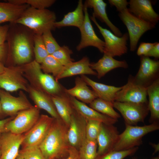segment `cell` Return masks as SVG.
Returning <instances> with one entry per match:
<instances>
[{
    "label": "cell",
    "instance_id": "9a60e30c",
    "mask_svg": "<svg viewBox=\"0 0 159 159\" xmlns=\"http://www.w3.org/2000/svg\"><path fill=\"white\" fill-rule=\"evenodd\" d=\"M86 120L74 110L71 117L67 133L70 146L79 150L86 139Z\"/></svg>",
    "mask_w": 159,
    "mask_h": 159
},
{
    "label": "cell",
    "instance_id": "7a4b0ae2",
    "mask_svg": "<svg viewBox=\"0 0 159 159\" xmlns=\"http://www.w3.org/2000/svg\"><path fill=\"white\" fill-rule=\"evenodd\" d=\"M24 77L32 87L50 95H59L64 88L54 77L44 73L40 64L35 60L21 65Z\"/></svg>",
    "mask_w": 159,
    "mask_h": 159
},
{
    "label": "cell",
    "instance_id": "681fc988",
    "mask_svg": "<svg viewBox=\"0 0 159 159\" xmlns=\"http://www.w3.org/2000/svg\"><path fill=\"white\" fill-rule=\"evenodd\" d=\"M6 67L1 62H0V74L4 72Z\"/></svg>",
    "mask_w": 159,
    "mask_h": 159
},
{
    "label": "cell",
    "instance_id": "d6a6232c",
    "mask_svg": "<svg viewBox=\"0 0 159 159\" xmlns=\"http://www.w3.org/2000/svg\"><path fill=\"white\" fill-rule=\"evenodd\" d=\"M97 145L96 140L86 138L78 150L80 159H96Z\"/></svg>",
    "mask_w": 159,
    "mask_h": 159
},
{
    "label": "cell",
    "instance_id": "2e32d148",
    "mask_svg": "<svg viewBox=\"0 0 159 159\" xmlns=\"http://www.w3.org/2000/svg\"><path fill=\"white\" fill-rule=\"evenodd\" d=\"M140 61L139 68L134 78L137 83L147 87L158 78L159 61L144 56H140Z\"/></svg>",
    "mask_w": 159,
    "mask_h": 159
},
{
    "label": "cell",
    "instance_id": "836d02e7",
    "mask_svg": "<svg viewBox=\"0 0 159 159\" xmlns=\"http://www.w3.org/2000/svg\"><path fill=\"white\" fill-rule=\"evenodd\" d=\"M33 40L35 60L39 63L41 64L44 59L49 54L46 49L42 35L34 34Z\"/></svg>",
    "mask_w": 159,
    "mask_h": 159
},
{
    "label": "cell",
    "instance_id": "4fadbf2b",
    "mask_svg": "<svg viewBox=\"0 0 159 159\" xmlns=\"http://www.w3.org/2000/svg\"><path fill=\"white\" fill-rule=\"evenodd\" d=\"M9 46L15 64L21 65L32 61V52L31 43L25 34H16L10 42Z\"/></svg>",
    "mask_w": 159,
    "mask_h": 159
},
{
    "label": "cell",
    "instance_id": "b9f144b4",
    "mask_svg": "<svg viewBox=\"0 0 159 159\" xmlns=\"http://www.w3.org/2000/svg\"><path fill=\"white\" fill-rule=\"evenodd\" d=\"M9 26L8 25H0V45L4 44L7 35Z\"/></svg>",
    "mask_w": 159,
    "mask_h": 159
},
{
    "label": "cell",
    "instance_id": "277c9868",
    "mask_svg": "<svg viewBox=\"0 0 159 159\" xmlns=\"http://www.w3.org/2000/svg\"><path fill=\"white\" fill-rule=\"evenodd\" d=\"M125 125V129L119 134L112 150H126L138 147L142 143L143 136L159 129V124L156 122L141 126L126 124Z\"/></svg>",
    "mask_w": 159,
    "mask_h": 159
},
{
    "label": "cell",
    "instance_id": "7c38bea8",
    "mask_svg": "<svg viewBox=\"0 0 159 159\" xmlns=\"http://www.w3.org/2000/svg\"><path fill=\"white\" fill-rule=\"evenodd\" d=\"M148 104L115 101L113 106L120 113L125 124L134 125L144 121L149 112Z\"/></svg>",
    "mask_w": 159,
    "mask_h": 159
},
{
    "label": "cell",
    "instance_id": "f907efd6",
    "mask_svg": "<svg viewBox=\"0 0 159 159\" xmlns=\"http://www.w3.org/2000/svg\"><path fill=\"white\" fill-rule=\"evenodd\" d=\"M16 159H24L23 153L22 150L19 151V153Z\"/></svg>",
    "mask_w": 159,
    "mask_h": 159
},
{
    "label": "cell",
    "instance_id": "7402d4cb",
    "mask_svg": "<svg viewBox=\"0 0 159 159\" xmlns=\"http://www.w3.org/2000/svg\"><path fill=\"white\" fill-rule=\"evenodd\" d=\"M97 75V73L90 67L89 58L84 57L80 60L73 62L64 67L60 74L55 78L58 81L62 79L77 75Z\"/></svg>",
    "mask_w": 159,
    "mask_h": 159
},
{
    "label": "cell",
    "instance_id": "44dd1931",
    "mask_svg": "<svg viewBox=\"0 0 159 159\" xmlns=\"http://www.w3.org/2000/svg\"><path fill=\"white\" fill-rule=\"evenodd\" d=\"M27 92L35 106L40 109L46 111L54 118L61 119L56 110L50 95L35 89L29 84Z\"/></svg>",
    "mask_w": 159,
    "mask_h": 159
},
{
    "label": "cell",
    "instance_id": "f1b7e54d",
    "mask_svg": "<svg viewBox=\"0 0 159 159\" xmlns=\"http://www.w3.org/2000/svg\"><path fill=\"white\" fill-rule=\"evenodd\" d=\"M29 5L14 4L0 2V24L6 22L14 23Z\"/></svg>",
    "mask_w": 159,
    "mask_h": 159
},
{
    "label": "cell",
    "instance_id": "ba28073f",
    "mask_svg": "<svg viewBox=\"0 0 159 159\" xmlns=\"http://www.w3.org/2000/svg\"><path fill=\"white\" fill-rule=\"evenodd\" d=\"M29 85L21 65L6 67L4 72L0 74V89L7 92L20 90L27 92Z\"/></svg>",
    "mask_w": 159,
    "mask_h": 159
},
{
    "label": "cell",
    "instance_id": "52a82bcc",
    "mask_svg": "<svg viewBox=\"0 0 159 159\" xmlns=\"http://www.w3.org/2000/svg\"><path fill=\"white\" fill-rule=\"evenodd\" d=\"M90 19L97 27L104 38V54L114 57H120L127 53V42L129 39L128 33H126L121 37H118L110 30L100 26L93 15L91 16Z\"/></svg>",
    "mask_w": 159,
    "mask_h": 159
},
{
    "label": "cell",
    "instance_id": "e0dca14e",
    "mask_svg": "<svg viewBox=\"0 0 159 159\" xmlns=\"http://www.w3.org/2000/svg\"><path fill=\"white\" fill-rule=\"evenodd\" d=\"M24 134L9 132L3 133L0 137V159H16L24 138Z\"/></svg>",
    "mask_w": 159,
    "mask_h": 159
},
{
    "label": "cell",
    "instance_id": "f35d334b",
    "mask_svg": "<svg viewBox=\"0 0 159 159\" xmlns=\"http://www.w3.org/2000/svg\"><path fill=\"white\" fill-rule=\"evenodd\" d=\"M24 159H45L39 146H34L21 150Z\"/></svg>",
    "mask_w": 159,
    "mask_h": 159
},
{
    "label": "cell",
    "instance_id": "7bdbcfd3",
    "mask_svg": "<svg viewBox=\"0 0 159 159\" xmlns=\"http://www.w3.org/2000/svg\"><path fill=\"white\" fill-rule=\"evenodd\" d=\"M144 56L150 57H153L156 58H159V43L157 42L155 45Z\"/></svg>",
    "mask_w": 159,
    "mask_h": 159
},
{
    "label": "cell",
    "instance_id": "1f68e13d",
    "mask_svg": "<svg viewBox=\"0 0 159 159\" xmlns=\"http://www.w3.org/2000/svg\"><path fill=\"white\" fill-rule=\"evenodd\" d=\"M40 66L44 73L48 74L52 73L55 78L60 74L64 67L52 55L50 54L44 59Z\"/></svg>",
    "mask_w": 159,
    "mask_h": 159
},
{
    "label": "cell",
    "instance_id": "11a10c76",
    "mask_svg": "<svg viewBox=\"0 0 159 159\" xmlns=\"http://www.w3.org/2000/svg\"><path fill=\"white\" fill-rule=\"evenodd\" d=\"M1 150H0V159H1Z\"/></svg>",
    "mask_w": 159,
    "mask_h": 159
},
{
    "label": "cell",
    "instance_id": "8d00e7d4",
    "mask_svg": "<svg viewBox=\"0 0 159 159\" xmlns=\"http://www.w3.org/2000/svg\"><path fill=\"white\" fill-rule=\"evenodd\" d=\"M86 120V138L91 140H96L102 122L95 120Z\"/></svg>",
    "mask_w": 159,
    "mask_h": 159
},
{
    "label": "cell",
    "instance_id": "8fae6325",
    "mask_svg": "<svg viewBox=\"0 0 159 159\" xmlns=\"http://www.w3.org/2000/svg\"><path fill=\"white\" fill-rule=\"evenodd\" d=\"M0 102L4 115L15 116L19 112L32 107V105L23 90L15 97L9 92L0 89Z\"/></svg>",
    "mask_w": 159,
    "mask_h": 159
},
{
    "label": "cell",
    "instance_id": "30bf717a",
    "mask_svg": "<svg viewBox=\"0 0 159 159\" xmlns=\"http://www.w3.org/2000/svg\"><path fill=\"white\" fill-rule=\"evenodd\" d=\"M54 118L42 114L34 126L24 134L22 149L38 146L48 132Z\"/></svg>",
    "mask_w": 159,
    "mask_h": 159
},
{
    "label": "cell",
    "instance_id": "ffe728a7",
    "mask_svg": "<svg viewBox=\"0 0 159 159\" xmlns=\"http://www.w3.org/2000/svg\"><path fill=\"white\" fill-rule=\"evenodd\" d=\"M69 97L74 109L86 120H97L107 125H113L118 121V120L112 118L98 112L74 97L70 96Z\"/></svg>",
    "mask_w": 159,
    "mask_h": 159
},
{
    "label": "cell",
    "instance_id": "d590c367",
    "mask_svg": "<svg viewBox=\"0 0 159 159\" xmlns=\"http://www.w3.org/2000/svg\"><path fill=\"white\" fill-rule=\"evenodd\" d=\"M138 149L136 147L128 150H111L100 156L96 159H124L126 157L135 153Z\"/></svg>",
    "mask_w": 159,
    "mask_h": 159
},
{
    "label": "cell",
    "instance_id": "816d5d0a",
    "mask_svg": "<svg viewBox=\"0 0 159 159\" xmlns=\"http://www.w3.org/2000/svg\"><path fill=\"white\" fill-rule=\"evenodd\" d=\"M152 145L155 149V151L154 153L158 152L159 151V144H151Z\"/></svg>",
    "mask_w": 159,
    "mask_h": 159
},
{
    "label": "cell",
    "instance_id": "d6986e66",
    "mask_svg": "<svg viewBox=\"0 0 159 159\" xmlns=\"http://www.w3.org/2000/svg\"><path fill=\"white\" fill-rule=\"evenodd\" d=\"M130 11L138 18L155 26L159 20V15L155 11L149 0H130Z\"/></svg>",
    "mask_w": 159,
    "mask_h": 159
},
{
    "label": "cell",
    "instance_id": "ac0fdd59",
    "mask_svg": "<svg viewBox=\"0 0 159 159\" xmlns=\"http://www.w3.org/2000/svg\"><path fill=\"white\" fill-rule=\"evenodd\" d=\"M119 134L113 125L102 123L96 139L98 146L97 157L112 150Z\"/></svg>",
    "mask_w": 159,
    "mask_h": 159
},
{
    "label": "cell",
    "instance_id": "e575fe53",
    "mask_svg": "<svg viewBox=\"0 0 159 159\" xmlns=\"http://www.w3.org/2000/svg\"><path fill=\"white\" fill-rule=\"evenodd\" d=\"M72 54V50L68 46L64 45L60 47L51 55L64 66L74 61V60L71 57Z\"/></svg>",
    "mask_w": 159,
    "mask_h": 159
},
{
    "label": "cell",
    "instance_id": "ab89813d",
    "mask_svg": "<svg viewBox=\"0 0 159 159\" xmlns=\"http://www.w3.org/2000/svg\"><path fill=\"white\" fill-rule=\"evenodd\" d=\"M55 1V0H24V4L39 9H46L52 5Z\"/></svg>",
    "mask_w": 159,
    "mask_h": 159
},
{
    "label": "cell",
    "instance_id": "d4e9b609",
    "mask_svg": "<svg viewBox=\"0 0 159 159\" xmlns=\"http://www.w3.org/2000/svg\"><path fill=\"white\" fill-rule=\"evenodd\" d=\"M51 96L59 116L68 127L71 116L74 111L70 101L69 96L64 90L59 95Z\"/></svg>",
    "mask_w": 159,
    "mask_h": 159
},
{
    "label": "cell",
    "instance_id": "f546056e",
    "mask_svg": "<svg viewBox=\"0 0 159 159\" xmlns=\"http://www.w3.org/2000/svg\"><path fill=\"white\" fill-rule=\"evenodd\" d=\"M148 96V107L150 113V120L157 122L159 119V79L155 80L147 87Z\"/></svg>",
    "mask_w": 159,
    "mask_h": 159
},
{
    "label": "cell",
    "instance_id": "603a6c76",
    "mask_svg": "<svg viewBox=\"0 0 159 159\" xmlns=\"http://www.w3.org/2000/svg\"><path fill=\"white\" fill-rule=\"evenodd\" d=\"M107 4L103 0H87L84 4V7L92 9L93 15L109 27L115 35L120 37L122 34L118 28L115 26L109 19L106 12Z\"/></svg>",
    "mask_w": 159,
    "mask_h": 159
},
{
    "label": "cell",
    "instance_id": "6da1fadb",
    "mask_svg": "<svg viewBox=\"0 0 159 159\" xmlns=\"http://www.w3.org/2000/svg\"><path fill=\"white\" fill-rule=\"evenodd\" d=\"M68 127L61 119H54L45 138L38 146L45 159L59 158L68 154Z\"/></svg>",
    "mask_w": 159,
    "mask_h": 159
},
{
    "label": "cell",
    "instance_id": "5b68a950",
    "mask_svg": "<svg viewBox=\"0 0 159 159\" xmlns=\"http://www.w3.org/2000/svg\"><path fill=\"white\" fill-rule=\"evenodd\" d=\"M119 16L128 31L130 51H134L143 35L155 26L136 17L127 8L119 12Z\"/></svg>",
    "mask_w": 159,
    "mask_h": 159
},
{
    "label": "cell",
    "instance_id": "9c48e42d",
    "mask_svg": "<svg viewBox=\"0 0 159 159\" xmlns=\"http://www.w3.org/2000/svg\"><path fill=\"white\" fill-rule=\"evenodd\" d=\"M147 87L137 83L130 75L127 83L117 93L115 101L137 103H148Z\"/></svg>",
    "mask_w": 159,
    "mask_h": 159
},
{
    "label": "cell",
    "instance_id": "4dcf8cb0",
    "mask_svg": "<svg viewBox=\"0 0 159 159\" xmlns=\"http://www.w3.org/2000/svg\"><path fill=\"white\" fill-rule=\"evenodd\" d=\"M90 107L98 112L112 118L118 120L120 117L119 114L114 109L113 103L99 98L90 104Z\"/></svg>",
    "mask_w": 159,
    "mask_h": 159
},
{
    "label": "cell",
    "instance_id": "f6af8a7d",
    "mask_svg": "<svg viewBox=\"0 0 159 159\" xmlns=\"http://www.w3.org/2000/svg\"><path fill=\"white\" fill-rule=\"evenodd\" d=\"M15 116L10 117H9L0 120V137L4 132V130L6 125Z\"/></svg>",
    "mask_w": 159,
    "mask_h": 159
},
{
    "label": "cell",
    "instance_id": "74e56055",
    "mask_svg": "<svg viewBox=\"0 0 159 159\" xmlns=\"http://www.w3.org/2000/svg\"><path fill=\"white\" fill-rule=\"evenodd\" d=\"M42 36L49 54L51 55L60 48V46L53 37L51 31L45 32Z\"/></svg>",
    "mask_w": 159,
    "mask_h": 159
},
{
    "label": "cell",
    "instance_id": "bcb514c9",
    "mask_svg": "<svg viewBox=\"0 0 159 159\" xmlns=\"http://www.w3.org/2000/svg\"><path fill=\"white\" fill-rule=\"evenodd\" d=\"M146 54L155 45L157 42L153 43L142 42Z\"/></svg>",
    "mask_w": 159,
    "mask_h": 159
},
{
    "label": "cell",
    "instance_id": "484cf974",
    "mask_svg": "<svg viewBox=\"0 0 159 159\" xmlns=\"http://www.w3.org/2000/svg\"><path fill=\"white\" fill-rule=\"evenodd\" d=\"M75 86L64 91L68 95L80 100L83 103L90 104L98 98L93 90H91L86 82L81 77H78L75 80Z\"/></svg>",
    "mask_w": 159,
    "mask_h": 159
},
{
    "label": "cell",
    "instance_id": "db71d44e",
    "mask_svg": "<svg viewBox=\"0 0 159 159\" xmlns=\"http://www.w3.org/2000/svg\"><path fill=\"white\" fill-rule=\"evenodd\" d=\"M152 159H159L158 157H156L153 158Z\"/></svg>",
    "mask_w": 159,
    "mask_h": 159
},
{
    "label": "cell",
    "instance_id": "cb8c5ba5",
    "mask_svg": "<svg viewBox=\"0 0 159 159\" xmlns=\"http://www.w3.org/2000/svg\"><path fill=\"white\" fill-rule=\"evenodd\" d=\"M128 64L125 60L119 61L112 57L104 54L103 57L96 62L90 63L91 68L95 70L97 78L100 79L110 71L117 68H127Z\"/></svg>",
    "mask_w": 159,
    "mask_h": 159
},
{
    "label": "cell",
    "instance_id": "f5cc1de1",
    "mask_svg": "<svg viewBox=\"0 0 159 159\" xmlns=\"http://www.w3.org/2000/svg\"><path fill=\"white\" fill-rule=\"evenodd\" d=\"M4 115L3 112L1 105L0 102V117H1L2 115Z\"/></svg>",
    "mask_w": 159,
    "mask_h": 159
},
{
    "label": "cell",
    "instance_id": "8992f818",
    "mask_svg": "<svg viewBox=\"0 0 159 159\" xmlns=\"http://www.w3.org/2000/svg\"><path fill=\"white\" fill-rule=\"evenodd\" d=\"M40 110L34 105L19 112L6 125L4 132H9L16 134L26 133L38 120L40 115Z\"/></svg>",
    "mask_w": 159,
    "mask_h": 159
},
{
    "label": "cell",
    "instance_id": "4316f807",
    "mask_svg": "<svg viewBox=\"0 0 159 159\" xmlns=\"http://www.w3.org/2000/svg\"><path fill=\"white\" fill-rule=\"evenodd\" d=\"M81 77L87 85L92 88L98 98L112 103L115 101L117 93L122 88V87H117L96 82L85 75H81Z\"/></svg>",
    "mask_w": 159,
    "mask_h": 159
},
{
    "label": "cell",
    "instance_id": "ee69618b",
    "mask_svg": "<svg viewBox=\"0 0 159 159\" xmlns=\"http://www.w3.org/2000/svg\"><path fill=\"white\" fill-rule=\"evenodd\" d=\"M63 159H80L78 150L74 147L70 146L67 157Z\"/></svg>",
    "mask_w": 159,
    "mask_h": 159
},
{
    "label": "cell",
    "instance_id": "60d3db41",
    "mask_svg": "<svg viewBox=\"0 0 159 159\" xmlns=\"http://www.w3.org/2000/svg\"><path fill=\"white\" fill-rule=\"evenodd\" d=\"M109 4L116 7L119 12L127 8L128 2L126 0H109Z\"/></svg>",
    "mask_w": 159,
    "mask_h": 159
},
{
    "label": "cell",
    "instance_id": "5bb4252c",
    "mask_svg": "<svg viewBox=\"0 0 159 159\" xmlns=\"http://www.w3.org/2000/svg\"><path fill=\"white\" fill-rule=\"evenodd\" d=\"M84 21L79 29L81 39L76 47V49L80 51L88 47L92 46L97 48L101 53H103L104 42L96 34L90 19L87 8L84 6Z\"/></svg>",
    "mask_w": 159,
    "mask_h": 159
},
{
    "label": "cell",
    "instance_id": "3957f363",
    "mask_svg": "<svg viewBox=\"0 0 159 159\" xmlns=\"http://www.w3.org/2000/svg\"><path fill=\"white\" fill-rule=\"evenodd\" d=\"M55 13L46 9H39L27 8L14 23L23 25L31 29L35 34L42 35L45 32L55 28Z\"/></svg>",
    "mask_w": 159,
    "mask_h": 159
},
{
    "label": "cell",
    "instance_id": "83f0119b",
    "mask_svg": "<svg viewBox=\"0 0 159 159\" xmlns=\"http://www.w3.org/2000/svg\"><path fill=\"white\" fill-rule=\"evenodd\" d=\"M84 8L82 1L79 0L75 9L65 15L61 20L56 21L54 23L55 27L59 28L67 26H74L79 29L84 21Z\"/></svg>",
    "mask_w": 159,
    "mask_h": 159
},
{
    "label": "cell",
    "instance_id": "7dc6e473",
    "mask_svg": "<svg viewBox=\"0 0 159 159\" xmlns=\"http://www.w3.org/2000/svg\"><path fill=\"white\" fill-rule=\"evenodd\" d=\"M146 54L144 48L142 43H141L138 49L137 54L138 56H141L145 55Z\"/></svg>",
    "mask_w": 159,
    "mask_h": 159
},
{
    "label": "cell",
    "instance_id": "c3c4849f",
    "mask_svg": "<svg viewBox=\"0 0 159 159\" xmlns=\"http://www.w3.org/2000/svg\"><path fill=\"white\" fill-rule=\"evenodd\" d=\"M6 46L5 44L0 45V62L4 59L6 52Z\"/></svg>",
    "mask_w": 159,
    "mask_h": 159
}]
</instances>
